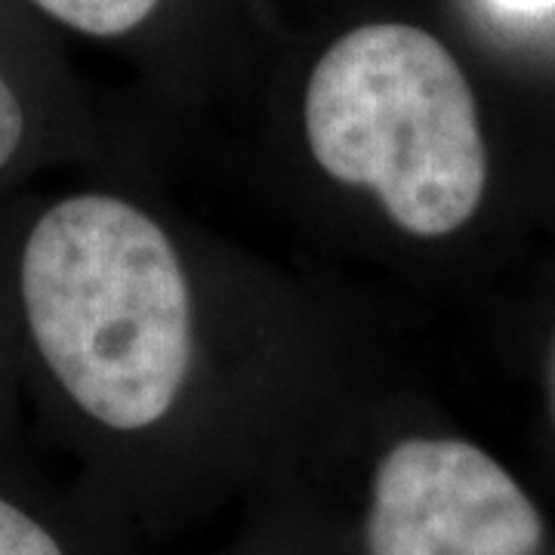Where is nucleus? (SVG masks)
<instances>
[{"mask_svg":"<svg viewBox=\"0 0 555 555\" xmlns=\"http://www.w3.org/2000/svg\"><path fill=\"white\" fill-rule=\"evenodd\" d=\"M543 521L494 456L460 438H408L379 460L371 555H537Z\"/></svg>","mask_w":555,"mask_h":555,"instance_id":"3","label":"nucleus"},{"mask_svg":"<svg viewBox=\"0 0 555 555\" xmlns=\"http://www.w3.org/2000/svg\"><path fill=\"white\" fill-rule=\"evenodd\" d=\"M500 10H509V13H540V10H553L555 0H488Z\"/></svg>","mask_w":555,"mask_h":555,"instance_id":"7","label":"nucleus"},{"mask_svg":"<svg viewBox=\"0 0 555 555\" xmlns=\"http://www.w3.org/2000/svg\"><path fill=\"white\" fill-rule=\"evenodd\" d=\"M35 346L93 420L137 433L173 408L192 358V297L177 247L112 195L47 210L22 254Z\"/></svg>","mask_w":555,"mask_h":555,"instance_id":"1","label":"nucleus"},{"mask_svg":"<svg viewBox=\"0 0 555 555\" xmlns=\"http://www.w3.org/2000/svg\"><path fill=\"white\" fill-rule=\"evenodd\" d=\"M302 120L318 167L374 192L408 235H451L485 198L473 87L454 53L416 25L374 22L343 35L309 78Z\"/></svg>","mask_w":555,"mask_h":555,"instance_id":"2","label":"nucleus"},{"mask_svg":"<svg viewBox=\"0 0 555 555\" xmlns=\"http://www.w3.org/2000/svg\"><path fill=\"white\" fill-rule=\"evenodd\" d=\"M22 137H25V115L13 93V87L0 75V167H7L13 155L20 152Z\"/></svg>","mask_w":555,"mask_h":555,"instance_id":"6","label":"nucleus"},{"mask_svg":"<svg viewBox=\"0 0 555 555\" xmlns=\"http://www.w3.org/2000/svg\"><path fill=\"white\" fill-rule=\"evenodd\" d=\"M53 20L93 38H118L155 13L160 0H31Z\"/></svg>","mask_w":555,"mask_h":555,"instance_id":"4","label":"nucleus"},{"mask_svg":"<svg viewBox=\"0 0 555 555\" xmlns=\"http://www.w3.org/2000/svg\"><path fill=\"white\" fill-rule=\"evenodd\" d=\"M0 555H62V550L35 518L0 500Z\"/></svg>","mask_w":555,"mask_h":555,"instance_id":"5","label":"nucleus"},{"mask_svg":"<svg viewBox=\"0 0 555 555\" xmlns=\"http://www.w3.org/2000/svg\"><path fill=\"white\" fill-rule=\"evenodd\" d=\"M553 404H555V358H553Z\"/></svg>","mask_w":555,"mask_h":555,"instance_id":"8","label":"nucleus"}]
</instances>
